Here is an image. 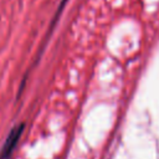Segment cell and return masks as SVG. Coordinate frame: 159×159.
I'll return each instance as SVG.
<instances>
[{"label":"cell","mask_w":159,"mask_h":159,"mask_svg":"<svg viewBox=\"0 0 159 159\" xmlns=\"http://www.w3.org/2000/svg\"><path fill=\"white\" fill-rule=\"evenodd\" d=\"M22 130H24V124H19L17 127H14L11 129V132L9 133L6 140H5V144L0 152V159H7L10 157V154L12 153L14 148L16 147L21 134H22Z\"/></svg>","instance_id":"1"}]
</instances>
